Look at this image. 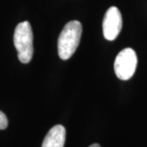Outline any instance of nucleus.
Returning <instances> with one entry per match:
<instances>
[{"label": "nucleus", "instance_id": "1", "mask_svg": "<svg viewBox=\"0 0 147 147\" xmlns=\"http://www.w3.org/2000/svg\"><path fill=\"white\" fill-rule=\"evenodd\" d=\"M82 25L78 21H71L65 26L58 38V55L62 60H68L78 48L82 35Z\"/></svg>", "mask_w": 147, "mask_h": 147}, {"label": "nucleus", "instance_id": "2", "mask_svg": "<svg viewBox=\"0 0 147 147\" xmlns=\"http://www.w3.org/2000/svg\"><path fill=\"white\" fill-rule=\"evenodd\" d=\"M33 38L30 24L28 21L19 23L14 32L13 40L18 54V59L21 63L27 64L31 61L34 53Z\"/></svg>", "mask_w": 147, "mask_h": 147}, {"label": "nucleus", "instance_id": "3", "mask_svg": "<svg viewBox=\"0 0 147 147\" xmlns=\"http://www.w3.org/2000/svg\"><path fill=\"white\" fill-rule=\"evenodd\" d=\"M137 65L136 52L130 47L124 48L117 55L114 64L116 76L121 80H128L133 76Z\"/></svg>", "mask_w": 147, "mask_h": 147}, {"label": "nucleus", "instance_id": "4", "mask_svg": "<svg viewBox=\"0 0 147 147\" xmlns=\"http://www.w3.org/2000/svg\"><path fill=\"white\" fill-rule=\"evenodd\" d=\"M123 26V20L119 10L116 7H110L105 12L102 28L104 37L109 41L115 40L119 34Z\"/></svg>", "mask_w": 147, "mask_h": 147}, {"label": "nucleus", "instance_id": "5", "mask_svg": "<svg viewBox=\"0 0 147 147\" xmlns=\"http://www.w3.org/2000/svg\"><path fill=\"white\" fill-rule=\"evenodd\" d=\"M65 142V128L62 125H56L47 133L42 147H64Z\"/></svg>", "mask_w": 147, "mask_h": 147}, {"label": "nucleus", "instance_id": "6", "mask_svg": "<svg viewBox=\"0 0 147 147\" xmlns=\"http://www.w3.org/2000/svg\"><path fill=\"white\" fill-rule=\"evenodd\" d=\"M8 125V121L7 119V116L3 112L0 110V130H3Z\"/></svg>", "mask_w": 147, "mask_h": 147}, {"label": "nucleus", "instance_id": "7", "mask_svg": "<svg viewBox=\"0 0 147 147\" xmlns=\"http://www.w3.org/2000/svg\"><path fill=\"white\" fill-rule=\"evenodd\" d=\"M89 147H100V146L99 144H96V143H95V144H92V145H91Z\"/></svg>", "mask_w": 147, "mask_h": 147}]
</instances>
